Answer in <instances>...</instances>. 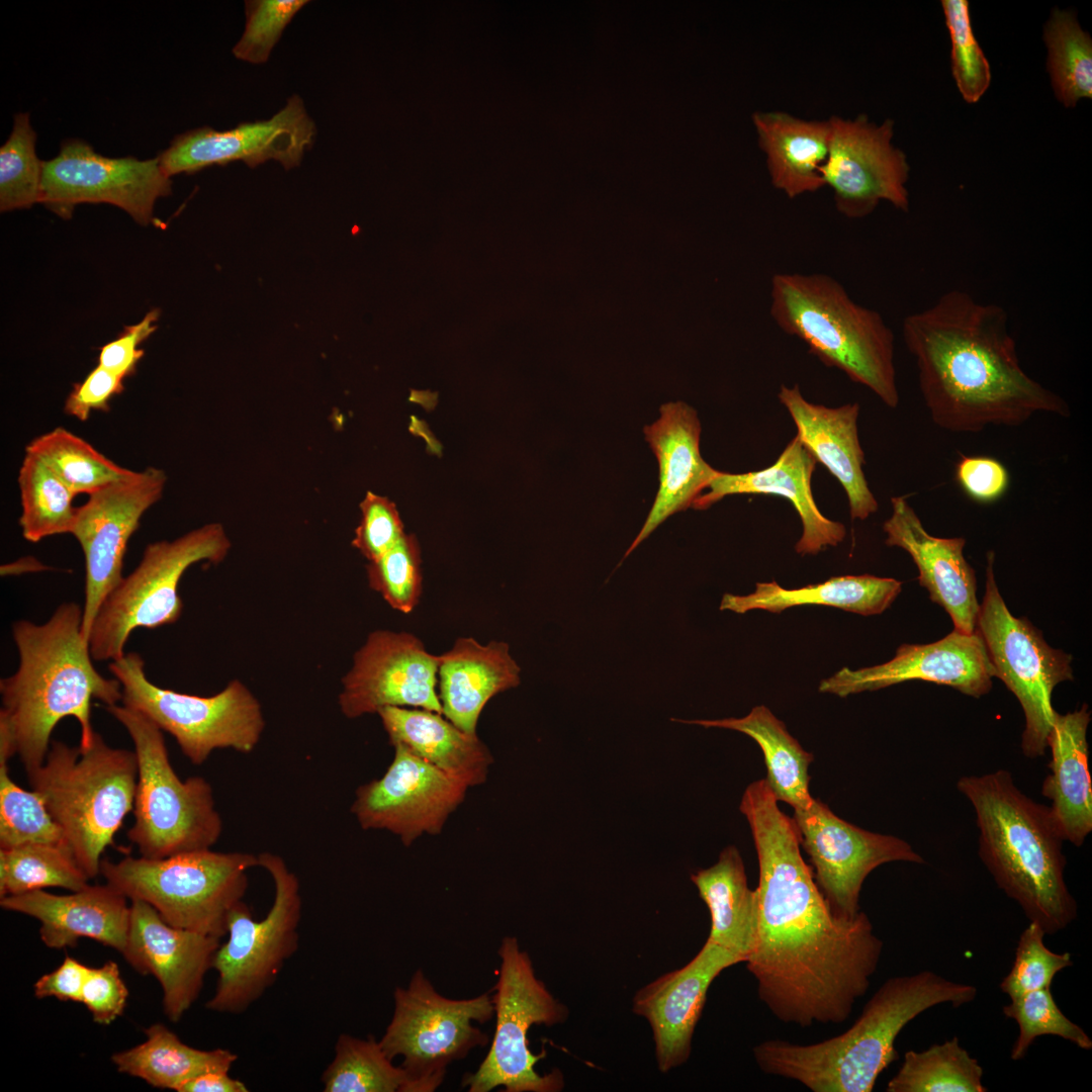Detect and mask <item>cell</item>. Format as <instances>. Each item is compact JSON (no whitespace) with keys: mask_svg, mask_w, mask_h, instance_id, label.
Returning <instances> with one entry per match:
<instances>
[{"mask_svg":"<svg viewBox=\"0 0 1092 1092\" xmlns=\"http://www.w3.org/2000/svg\"><path fill=\"white\" fill-rule=\"evenodd\" d=\"M740 811L758 857V924L745 961L758 996L782 1022L839 1024L868 991L883 950L866 913L833 912L800 851L795 821L765 779L750 784Z\"/></svg>","mask_w":1092,"mask_h":1092,"instance_id":"cell-1","label":"cell"},{"mask_svg":"<svg viewBox=\"0 0 1092 1092\" xmlns=\"http://www.w3.org/2000/svg\"><path fill=\"white\" fill-rule=\"evenodd\" d=\"M932 422L954 433L1016 427L1038 413L1069 417L1058 393L1020 364L1007 311L952 289L902 323Z\"/></svg>","mask_w":1092,"mask_h":1092,"instance_id":"cell-2","label":"cell"},{"mask_svg":"<svg viewBox=\"0 0 1092 1092\" xmlns=\"http://www.w3.org/2000/svg\"><path fill=\"white\" fill-rule=\"evenodd\" d=\"M82 620L83 608L64 603L43 624L28 620L12 624L19 662L13 674L0 680V717L12 728L26 775L43 763L62 719L79 722L80 747L86 748L95 734L92 699L105 707L122 700L119 680L104 677L94 667L81 633Z\"/></svg>","mask_w":1092,"mask_h":1092,"instance_id":"cell-3","label":"cell"},{"mask_svg":"<svg viewBox=\"0 0 1092 1092\" xmlns=\"http://www.w3.org/2000/svg\"><path fill=\"white\" fill-rule=\"evenodd\" d=\"M957 788L974 809L979 855L997 886L1045 934L1069 926L1078 907L1065 881V840L1049 807L1022 793L1005 769L962 777Z\"/></svg>","mask_w":1092,"mask_h":1092,"instance_id":"cell-4","label":"cell"},{"mask_svg":"<svg viewBox=\"0 0 1092 1092\" xmlns=\"http://www.w3.org/2000/svg\"><path fill=\"white\" fill-rule=\"evenodd\" d=\"M977 988L931 971L888 979L845 1032L812 1044L768 1039L753 1048L760 1070L795 1080L813 1092H871L898 1059L895 1041L920 1013L939 1004L960 1007Z\"/></svg>","mask_w":1092,"mask_h":1092,"instance_id":"cell-5","label":"cell"},{"mask_svg":"<svg viewBox=\"0 0 1092 1092\" xmlns=\"http://www.w3.org/2000/svg\"><path fill=\"white\" fill-rule=\"evenodd\" d=\"M769 313L825 366L844 372L889 407L899 403L895 336L875 309L854 301L825 273L779 272L770 280Z\"/></svg>","mask_w":1092,"mask_h":1092,"instance_id":"cell-6","label":"cell"},{"mask_svg":"<svg viewBox=\"0 0 1092 1092\" xmlns=\"http://www.w3.org/2000/svg\"><path fill=\"white\" fill-rule=\"evenodd\" d=\"M27 780L80 867L89 879L96 878L102 853L133 809L135 752L109 746L97 732L86 748L52 740L43 763Z\"/></svg>","mask_w":1092,"mask_h":1092,"instance_id":"cell-7","label":"cell"},{"mask_svg":"<svg viewBox=\"0 0 1092 1092\" xmlns=\"http://www.w3.org/2000/svg\"><path fill=\"white\" fill-rule=\"evenodd\" d=\"M105 709L127 731L136 755L134 822L127 837L141 855L163 858L211 848L222 820L210 784L202 777H178L162 729L145 714L123 704Z\"/></svg>","mask_w":1092,"mask_h":1092,"instance_id":"cell-8","label":"cell"},{"mask_svg":"<svg viewBox=\"0 0 1092 1092\" xmlns=\"http://www.w3.org/2000/svg\"><path fill=\"white\" fill-rule=\"evenodd\" d=\"M255 867L258 854L208 848L163 858H102L100 875L130 901L150 904L172 926L221 938Z\"/></svg>","mask_w":1092,"mask_h":1092,"instance_id":"cell-9","label":"cell"},{"mask_svg":"<svg viewBox=\"0 0 1092 1092\" xmlns=\"http://www.w3.org/2000/svg\"><path fill=\"white\" fill-rule=\"evenodd\" d=\"M230 548L231 541L218 523L173 541L148 544L139 565L105 597L96 613L88 638L92 658L118 659L136 628L175 623L183 610L177 590L185 570L199 561L220 562Z\"/></svg>","mask_w":1092,"mask_h":1092,"instance_id":"cell-10","label":"cell"},{"mask_svg":"<svg viewBox=\"0 0 1092 1092\" xmlns=\"http://www.w3.org/2000/svg\"><path fill=\"white\" fill-rule=\"evenodd\" d=\"M259 856L274 883V900L261 919H254L242 901L228 917V939L213 957L218 974L211 1011L239 1014L258 1001L275 983L284 964L297 951L301 919L300 884L284 859L264 851Z\"/></svg>","mask_w":1092,"mask_h":1092,"instance_id":"cell-11","label":"cell"},{"mask_svg":"<svg viewBox=\"0 0 1092 1092\" xmlns=\"http://www.w3.org/2000/svg\"><path fill=\"white\" fill-rule=\"evenodd\" d=\"M497 954L499 968L492 995L495 1031L490 1048L477 1070L466 1073L461 1086L469 1092H488L503 1087L506 1092H557L564 1087L559 1070L539 1074L535 1066L543 1050L529 1049L528 1031L535 1024L563 1023L568 1009L556 1000L535 976L529 954L514 936H505Z\"/></svg>","mask_w":1092,"mask_h":1092,"instance_id":"cell-12","label":"cell"},{"mask_svg":"<svg viewBox=\"0 0 1092 1092\" xmlns=\"http://www.w3.org/2000/svg\"><path fill=\"white\" fill-rule=\"evenodd\" d=\"M108 668L121 684L122 704L172 735L193 764H202L220 748L250 753L261 739L265 728L261 705L238 679L215 695L200 697L153 684L136 652L124 653Z\"/></svg>","mask_w":1092,"mask_h":1092,"instance_id":"cell-13","label":"cell"},{"mask_svg":"<svg viewBox=\"0 0 1092 1092\" xmlns=\"http://www.w3.org/2000/svg\"><path fill=\"white\" fill-rule=\"evenodd\" d=\"M393 1014L379 1043L393 1061L402 1057L413 1092L435 1091L448 1066L483 1048L488 1035L473 1025L494 1015L489 992L471 999H450L439 994L419 969L407 987L395 988Z\"/></svg>","mask_w":1092,"mask_h":1092,"instance_id":"cell-14","label":"cell"},{"mask_svg":"<svg viewBox=\"0 0 1092 1092\" xmlns=\"http://www.w3.org/2000/svg\"><path fill=\"white\" fill-rule=\"evenodd\" d=\"M994 552L987 553L986 590L977 630L999 677L1019 701L1024 714L1021 749L1029 758L1042 756L1056 711L1052 694L1073 679L1072 656L1051 647L1026 618L1013 616L994 576Z\"/></svg>","mask_w":1092,"mask_h":1092,"instance_id":"cell-15","label":"cell"},{"mask_svg":"<svg viewBox=\"0 0 1092 1092\" xmlns=\"http://www.w3.org/2000/svg\"><path fill=\"white\" fill-rule=\"evenodd\" d=\"M42 165L39 202L64 218L80 203H109L147 225L156 201L172 191L158 158H109L79 139L64 141L59 155Z\"/></svg>","mask_w":1092,"mask_h":1092,"instance_id":"cell-16","label":"cell"},{"mask_svg":"<svg viewBox=\"0 0 1092 1092\" xmlns=\"http://www.w3.org/2000/svg\"><path fill=\"white\" fill-rule=\"evenodd\" d=\"M166 473L156 467L132 471L89 494L77 508L71 534L85 558V600L81 633L88 642L96 613L123 578L127 543L143 515L162 496Z\"/></svg>","mask_w":1092,"mask_h":1092,"instance_id":"cell-17","label":"cell"},{"mask_svg":"<svg viewBox=\"0 0 1092 1092\" xmlns=\"http://www.w3.org/2000/svg\"><path fill=\"white\" fill-rule=\"evenodd\" d=\"M828 119L831 136L821 176L836 209L845 217L861 218L887 201L908 211L910 168L905 154L892 144L894 121L877 124L862 114Z\"/></svg>","mask_w":1092,"mask_h":1092,"instance_id":"cell-18","label":"cell"},{"mask_svg":"<svg viewBox=\"0 0 1092 1092\" xmlns=\"http://www.w3.org/2000/svg\"><path fill=\"white\" fill-rule=\"evenodd\" d=\"M385 774L360 786L351 806L361 828L387 830L411 845L441 833L468 787L400 744Z\"/></svg>","mask_w":1092,"mask_h":1092,"instance_id":"cell-19","label":"cell"},{"mask_svg":"<svg viewBox=\"0 0 1092 1092\" xmlns=\"http://www.w3.org/2000/svg\"><path fill=\"white\" fill-rule=\"evenodd\" d=\"M794 811L793 820L813 864L815 881L833 912L841 917L858 914L863 881L879 866L924 862L906 841L858 828L817 799L808 809Z\"/></svg>","mask_w":1092,"mask_h":1092,"instance_id":"cell-20","label":"cell"},{"mask_svg":"<svg viewBox=\"0 0 1092 1092\" xmlns=\"http://www.w3.org/2000/svg\"><path fill=\"white\" fill-rule=\"evenodd\" d=\"M315 133L302 99L292 95L269 119L241 123L228 130L202 126L186 131L176 135L157 158L168 177L234 161L257 167L275 160L290 169L300 164Z\"/></svg>","mask_w":1092,"mask_h":1092,"instance_id":"cell-21","label":"cell"},{"mask_svg":"<svg viewBox=\"0 0 1092 1092\" xmlns=\"http://www.w3.org/2000/svg\"><path fill=\"white\" fill-rule=\"evenodd\" d=\"M439 656L405 632H372L355 653L342 679L341 712L347 718L378 713L385 707H415L442 714L436 694Z\"/></svg>","mask_w":1092,"mask_h":1092,"instance_id":"cell-22","label":"cell"},{"mask_svg":"<svg viewBox=\"0 0 1092 1092\" xmlns=\"http://www.w3.org/2000/svg\"><path fill=\"white\" fill-rule=\"evenodd\" d=\"M994 676L995 668L978 630L971 634L953 630L933 643L903 644L885 663L855 670L843 667L823 679L819 692L845 698L904 681L923 680L980 698L990 692Z\"/></svg>","mask_w":1092,"mask_h":1092,"instance_id":"cell-23","label":"cell"},{"mask_svg":"<svg viewBox=\"0 0 1092 1092\" xmlns=\"http://www.w3.org/2000/svg\"><path fill=\"white\" fill-rule=\"evenodd\" d=\"M219 945L220 938L172 926L150 904L131 900L121 953L138 973L159 981L171 1021L178 1022L198 998Z\"/></svg>","mask_w":1092,"mask_h":1092,"instance_id":"cell-24","label":"cell"},{"mask_svg":"<svg viewBox=\"0 0 1092 1092\" xmlns=\"http://www.w3.org/2000/svg\"><path fill=\"white\" fill-rule=\"evenodd\" d=\"M739 963L737 956L707 939L689 964L636 993L632 1009L651 1026L655 1058L662 1073L689 1060L693 1034L712 982L722 971Z\"/></svg>","mask_w":1092,"mask_h":1092,"instance_id":"cell-25","label":"cell"},{"mask_svg":"<svg viewBox=\"0 0 1092 1092\" xmlns=\"http://www.w3.org/2000/svg\"><path fill=\"white\" fill-rule=\"evenodd\" d=\"M892 514L883 524L886 545L905 550L918 569L919 584L949 615L953 630H977L980 604L974 568L964 556L966 540L930 535L905 496L891 498Z\"/></svg>","mask_w":1092,"mask_h":1092,"instance_id":"cell-26","label":"cell"},{"mask_svg":"<svg viewBox=\"0 0 1092 1092\" xmlns=\"http://www.w3.org/2000/svg\"><path fill=\"white\" fill-rule=\"evenodd\" d=\"M817 460L796 435L776 462L758 471L726 473L718 471L706 492L692 508L706 510L732 494H768L787 498L802 522V535L795 546L801 555H815L828 546H837L845 537L842 523L825 517L817 507L811 487Z\"/></svg>","mask_w":1092,"mask_h":1092,"instance_id":"cell-27","label":"cell"},{"mask_svg":"<svg viewBox=\"0 0 1092 1092\" xmlns=\"http://www.w3.org/2000/svg\"><path fill=\"white\" fill-rule=\"evenodd\" d=\"M127 900L106 883L88 885L69 895L35 890L6 896L0 905L37 919L40 939L50 948L75 946L80 938L88 937L122 952L130 922Z\"/></svg>","mask_w":1092,"mask_h":1092,"instance_id":"cell-28","label":"cell"},{"mask_svg":"<svg viewBox=\"0 0 1092 1092\" xmlns=\"http://www.w3.org/2000/svg\"><path fill=\"white\" fill-rule=\"evenodd\" d=\"M644 434L659 464V488L623 559L668 517L692 507L718 473L701 455V423L687 403L663 404L659 419L646 426Z\"/></svg>","mask_w":1092,"mask_h":1092,"instance_id":"cell-29","label":"cell"},{"mask_svg":"<svg viewBox=\"0 0 1092 1092\" xmlns=\"http://www.w3.org/2000/svg\"><path fill=\"white\" fill-rule=\"evenodd\" d=\"M780 402L788 410L797 436L843 487L852 520H866L879 505L869 487L862 465L864 453L857 434L859 404L827 407L808 401L797 384L782 385Z\"/></svg>","mask_w":1092,"mask_h":1092,"instance_id":"cell-30","label":"cell"},{"mask_svg":"<svg viewBox=\"0 0 1092 1092\" xmlns=\"http://www.w3.org/2000/svg\"><path fill=\"white\" fill-rule=\"evenodd\" d=\"M1091 713L1087 705L1055 715L1048 737L1050 774L1041 794L1051 800L1052 817L1065 841L1081 846L1092 831V782L1089 769L1087 730Z\"/></svg>","mask_w":1092,"mask_h":1092,"instance_id":"cell-31","label":"cell"},{"mask_svg":"<svg viewBox=\"0 0 1092 1092\" xmlns=\"http://www.w3.org/2000/svg\"><path fill=\"white\" fill-rule=\"evenodd\" d=\"M442 715L462 731L476 734L480 713L496 694L520 684V667L505 642L481 645L459 638L439 655Z\"/></svg>","mask_w":1092,"mask_h":1092,"instance_id":"cell-32","label":"cell"},{"mask_svg":"<svg viewBox=\"0 0 1092 1092\" xmlns=\"http://www.w3.org/2000/svg\"><path fill=\"white\" fill-rule=\"evenodd\" d=\"M751 118L775 188L796 198L824 187L829 119L807 120L779 110L756 111Z\"/></svg>","mask_w":1092,"mask_h":1092,"instance_id":"cell-33","label":"cell"},{"mask_svg":"<svg viewBox=\"0 0 1092 1092\" xmlns=\"http://www.w3.org/2000/svg\"><path fill=\"white\" fill-rule=\"evenodd\" d=\"M377 714L392 746L403 745L468 788L485 782L493 758L477 735L424 709L385 707Z\"/></svg>","mask_w":1092,"mask_h":1092,"instance_id":"cell-34","label":"cell"},{"mask_svg":"<svg viewBox=\"0 0 1092 1092\" xmlns=\"http://www.w3.org/2000/svg\"><path fill=\"white\" fill-rule=\"evenodd\" d=\"M902 582L871 574L841 575L821 583L785 588L777 581L757 582L746 596L724 594L720 610L744 614L751 610L782 613L799 606H826L861 616L882 614L901 593Z\"/></svg>","mask_w":1092,"mask_h":1092,"instance_id":"cell-35","label":"cell"},{"mask_svg":"<svg viewBox=\"0 0 1092 1092\" xmlns=\"http://www.w3.org/2000/svg\"><path fill=\"white\" fill-rule=\"evenodd\" d=\"M691 880L710 911L708 940L745 963L756 940L758 903L739 851L726 847L714 866L693 874Z\"/></svg>","mask_w":1092,"mask_h":1092,"instance_id":"cell-36","label":"cell"},{"mask_svg":"<svg viewBox=\"0 0 1092 1092\" xmlns=\"http://www.w3.org/2000/svg\"><path fill=\"white\" fill-rule=\"evenodd\" d=\"M671 720L707 728L731 729L748 735L762 750L767 768L765 780L778 802L783 801L794 810H806L813 804L815 799L809 792L808 775L813 755L802 748L785 724L765 706L752 708L742 718Z\"/></svg>","mask_w":1092,"mask_h":1092,"instance_id":"cell-37","label":"cell"},{"mask_svg":"<svg viewBox=\"0 0 1092 1092\" xmlns=\"http://www.w3.org/2000/svg\"><path fill=\"white\" fill-rule=\"evenodd\" d=\"M146 1040L112 1055L120 1073L140 1078L160 1089L179 1092L191 1079L211 1071L229 1072L238 1056L229 1050H198L184 1043L167 1026L156 1023L145 1030Z\"/></svg>","mask_w":1092,"mask_h":1092,"instance_id":"cell-38","label":"cell"},{"mask_svg":"<svg viewBox=\"0 0 1092 1092\" xmlns=\"http://www.w3.org/2000/svg\"><path fill=\"white\" fill-rule=\"evenodd\" d=\"M983 1068L958 1037L908 1051L887 1092H985Z\"/></svg>","mask_w":1092,"mask_h":1092,"instance_id":"cell-39","label":"cell"},{"mask_svg":"<svg viewBox=\"0 0 1092 1092\" xmlns=\"http://www.w3.org/2000/svg\"><path fill=\"white\" fill-rule=\"evenodd\" d=\"M89 880L67 843L0 848V899L50 887L79 891Z\"/></svg>","mask_w":1092,"mask_h":1092,"instance_id":"cell-40","label":"cell"},{"mask_svg":"<svg viewBox=\"0 0 1092 1092\" xmlns=\"http://www.w3.org/2000/svg\"><path fill=\"white\" fill-rule=\"evenodd\" d=\"M321 1079L325 1092H413L404 1069L392 1064L373 1035L340 1034Z\"/></svg>","mask_w":1092,"mask_h":1092,"instance_id":"cell-41","label":"cell"},{"mask_svg":"<svg viewBox=\"0 0 1092 1092\" xmlns=\"http://www.w3.org/2000/svg\"><path fill=\"white\" fill-rule=\"evenodd\" d=\"M21 515L19 526L25 540L72 532L77 508L75 493L42 461L25 454L18 473Z\"/></svg>","mask_w":1092,"mask_h":1092,"instance_id":"cell-42","label":"cell"},{"mask_svg":"<svg viewBox=\"0 0 1092 1092\" xmlns=\"http://www.w3.org/2000/svg\"><path fill=\"white\" fill-rule=\"evenodd\" d=\"M1048 48L1046 68L1057 99L1074 107L1092 97V39L1080 26L1076 14L1054 8L1043 30Z\"/></svg>","mask_w":1092,"mask_h":1092,"instance_id":"cell-43","label":"cell"},{"mask_svg":"<svg viewBox=\"0 0 1092 1092\" xmlns=\"http://www.w3.org/2000/svg\"><path fill=\"white\" fill-rule=\"evenodd\" d=\"M25 452L42 461L75 494L89 495L133 471L114 463L62 427L34 438Z\"/></svg>","mask_w":1092,"mask_h":1092,"instance_id":"cell-44","label":"cell"},{"mask_svg":"<svg viewBox=\"0 0 1092 1092\" xmlns=\"http://www.w3.org/2000/svg\"><path fill=\"white\" fill-rule=\"evenodd\" d=\"M35 144L29 113H16L11 133L0 148L1 211L29 208L39 202L43 161L36 156Z\"/></svg>","mask_w":1092,"mask_h":1092,"instance_id":"cell-45","label":"cell"},{"mask_svg":"<svg viewBox=\"0 0 1092 1092\" xmlns=\"http://www.w3.org/2000/svg\"><path fill=\"white\" fill-rule=\"evenodd\" d=\"M35 842L67 843V840L41 796L15 784L8 765L0 764V848Z\"/></svg>","mask_w":1092,"mask_h":1092,"instance_id":"cell-46","label":"cell"},{"mask_svg":"<svg viewBox=\"0 0 1092 1092\" xmlns=\"http://www.w3.org/2000/svg\"><path fill=\"white\" fill-rule=\"evenodd\" d=\"M1010 1000V1003L1003 1007V1013L1007 1018L1015 1020L1019 1027L1010 1055L1013 1061L1023 1059L1034 1039L1041 1035L1060 1036L1082 1050L1092 1049L1090 1036L1061 1011L1051 988L1032 991Z\"/></svg>","mask_w":1092,"mask_h":1092,"instance_id":"cell-47","label":"cell"},{"mask_svg":"<svg viewBox=\"0 0 1092 1092\" xmlns=\"http://www.w3.org/2000/svg\"><path fill=\"white\" fill-rule=\"evenodd\" d=\"M951 42V73L964 100L976 103L991 83V69L972 27L969 2L941 1Z\"/></svg>","mask_w":1092,"mask_h":1092,"instance_id":"cell-48","label":"cell"},{"mask_svg":"<svg viewBox=\"0 0 1092 1092\" xmlns=\"http://www.w3.org/2000/svg\"><path fill=\"white\" fill-rule=\"evenodd\" d=\"M371 588L401 613H411L422 592L420 546L415 535L404 534L381 557L367 566Z\"/></svg>","mask_w":1092,"mask_h":1092,"instance_id":"cell-49","label":"cell"},{"mask_svg":"<svg viewBox=\"0 0 1092 1092\" xmlns=\"http://www.w3.org/2000/svg\"><path fill=\"white\" fill-rule=\"evenodd\" d=\"M1044 935L1043 929L1033 921L1021 932L1011 969L999 985L1010 999L1051 988L1055 976L1073 966L1070 952H1054L1044 945Z\"/></svg>","mask_w":1092,"mask_h":1092,"instance_id":"cell-50","label":"cell"},{"mask_svg":"<svg viewBox=\"0 0 1092 1092\" xmlns=\"http://www.w3.org/2000/svg\"><path fill=\"white\" fill-rule=\"evenodd\" d=\"M307 2L305 0L247 1L245 30L233 49L234 56L252 64L267 62L285 27Z\"/></svg>","mask_w":1092,"mask_h":1092,"instance_id":"cell-51","label":"cell"},{"mask_svg":"<svg viewBox=\"0 0 1092 1092\" xmlns=\"http://www.w3.org/2000/svg\"><path fill=\"white\" fill-rule=\"evenodd\" d=\"M361 521L352 545L368 560L374 561L392 548L404 535L395 505L388 498L366 493L360 504Z\"/></svg>","mask_w":1092,"mask_h":1092,"instance_id":"cell-52","label":"cell"},{"mask_svg":"<svg viewBox=\"0 0 1092 1092\" xmlns=\"http://www.w3.org/2000/svg\"><path fill=\"white\" fill-rule=\"evenodd\" d=\"M127 997L128 990L116 963L108 961L100 968L91 969L83 989L82 1003L96 1023H112L123 1013Z\"/></svg>","mask_w":1092,"mask_h":1092,"instance_id":"cell-53","label":"cell"},{"mask_svg":"<svg viewBox=\"0 0 1092 1092\" xmlns=\"http://www.w3.org/2000/svg\"><path fill=\"white\" fill-rule=\"evenodd\" d=\"M956 478L966 494L981 504L999 499L1009 486L1006 467L986 456L962 457L956 466Z\"/></svg>","mask_w":1092,"mask_h":1092,"instance_id":"cell-54","label":"cell"},{"mask_svg":"<svg viewBox=\"0 0 1092 1092\" xmlns=\"http://www.w3.org/2000/svg\"><path fill=\"white\" fill-rule=\"evenodd\" d=\"M159 315V309L156 308L149 311L140 323L125 327L118 338L100 349L98 365L122 378L132 375L144 356V350L138 346L156 331Z\"/></svg>","mask_w":1092,"mask_h":1092,"instance_id":"cell-55","label":"cell"},{"mask_svg":"<svg viewBox=\"0 0 1092 1092\" xmlns=\"http://www.w3.org/2000/svg\"><path fill=\"white\" fill-rule=\"evenodd\" d=\"M119 375L98 365L74 386L65 402V413L79 421L88 420L92 411H109V401L124 389Z\"/></svg>","mask_w":1092,"mask_h":1092,"instance_id":"cell-56","label":"cell"},{"mask_svg":"<svg viewBox=\"0 0 1092 1092\" xmlns=\"http://www.w3.org/2000/svg\"><path fill=\"white\" fill-rule=\"evenodd\" d=\"M92 968L66 957L53 972L42 975L33 986L38 999L54 997L60 1001L82 1002L85 983Z\"/></svg>","mask_w":1092,"mask_h":1092,"instance_id":"cell-57","label":"cell"},{"mask_svg":"<svg viewBox=\"0 0 1092 1092\" xmlns=\"http://www.w3.org/2000/svg\"><path fill=\"white\" fill-rule=\"evenodd\" d=\"M249 1088L239 1079L232 1078L226 1071L203 1073L187 1083L179 1092H247Z\"/></svg>","mask_w":1092,"mask_h":1092,"instance_id":"cell-58","label":"cell"},{"mask_svg":"<svg viewBox=\"0 0 1092 1092\" xmlns=\"http://www.w3.org/2000/svg\"><path fill=\"white\" fill-rule=\"evenodd\" d=\"M43 569H44V566L37 559H35L33 557H25V558L17 560L13 564L2 565L1 566V574L2 575H9V574H12V573L13 574H19V573H23V572H27V571L32 572V571H39V570H43Z\"/></svg>","mask_w":1092,"mask_h":1092,"instance_id":"cell-59","label":"cell"}]
</instances>
